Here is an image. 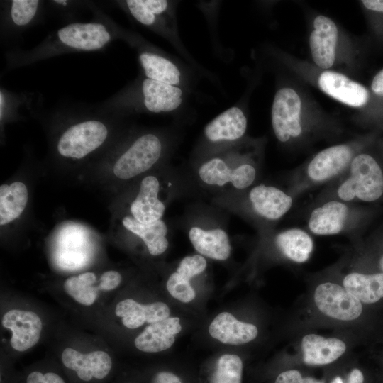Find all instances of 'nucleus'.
Wrapping results in <instances>:
<instances>
[{
  "label": "nucleus",
  "instance_id": "obj_31",
  "mask_svg": "<svg viewBox=\"0 0 383 383\" xmlns=\"http://www.w3.org/2000/svg\"><path fill=\"white\" fill-rule=\"evenodd\" d=\"M243 370V361L238 355H222L216 361L211 383H241Z\"/></svg>",
  "mask_w": 383,
  "mask_h": 383
},
{
  "label": "nucleus",
  "instance_id": "obj_7",
  "mask_svg": "<svg viewBox=\"0 0 383 383\" xmlns=\"http://www.w3.org/2000/svg\"><path fill=\"white\" fill-rule=\"evenodd\" d=\"M301 101L292 88H282L274 96L272 107V125L277 140L286 143L302 132Z\"/></svg>",
  "mask_w": 383,
  "mask_h": 383
},
{
  "label": "nucleus",
  "instance_id": "obj_37",
  "mask_svg": "<svg viewBox=\"0 0 383 383\" xmlns=\"http://www.w3.org/2000/svg\"><path fill=\"white\" fill-rule=\"evenodd\" d=\"M362 3L367 9L383 12V0H363Z\"/></svg>",
  "mask_w": 383,
  "mask_h": 383
},
{
  "label": "nucleus",
  "instance_id": "obj_12",
  "mask_svg": "<svg viewBox=\"0 0 383 383\" xmlns=\"http://www.w3.org/2000/svg\"><path fill=\"white\" fill-rule=\"evenodd\" d=\"M61 360L67 368L75 372L77 377L84 382L93 378H105L112 367L111 356L103 350L83 353L74 348H66L62 353Z\"/></svg>",
  "mask_w": 383,
  "mask_h": 383
},
{
  "label": "nucleus",
  "instance_id": "obj_30",
  "mask_svg": "<svg viewBox=\"0 0 383 383\" xmlns=\"http://www.w3.org/2000/svg\"><path fill=\"white\" fill-rule=\"evenodd\" d=\"M126 5L131 16L146 26H156L170 9L165 0H128Z\"/></svg>",
  "mask_w": 383,
  "mask_h": 383
},
{
  "label": "nucleus",
  "instance_id": "obj_35",
  "mask_svg": "<svg viewBox=\"0 0 383 383\" xmlns=\"http://www.w3.org/2000/svg\"><path fill=\"white\" fill-rule=\"evenodd\" d=\"M152 383H184L176 374L170 371H161L153 377Z\"/></svg>",
  "mask_w": 383,
  "mask_h": 383
},
{
  "label": "nucleus",
  "instance_id": "obj_13",
  "mask_svg": "<svg viewBox=\"0 0 383 383\" xmlns=\"http://www.w3.org/2000/svg\"><path fill=\"white\" fill-rule=\"evenodd\" d=\"M248 201L253 212L268 221H277L292 208V197L282 189L272 185L259 184L249 192Z\"/></svg>",
  "mask_w": 383,
  "mask_h": 383
},
{
  "label": "nucleus",
  "instance_id": "obj_28",
  "mask_svg": "<svg viewBox=\"0 0 383 383\" xmlns=\"http://www.w3.org/2000/svg\"><path fill=\"white\" fill-rule=\"evenodd\" d=\"M139 61L146 78L162 83L178 86L181 82V72L170 60L155 53L143 52Z\"/></svg>",
  "mask_w": 383,
  "mask_h": 383
},
{
  "label": "nucleus",
  "instance_id": "obj_21",
  "mask_svg": "<svg viewBox=\"0 0 383 383\" xmlns=\"http://www.w3.org/2000/svg\"><path fill=\"white\" fill-rule=\"evenodd\" d=\"M343 287L364 306L383 300V272L365 273L350 270L337 277Z\"/></svg>",
  "mask_w": 383,
  "mask_h": 383
},
{
  "label": "nucleus",
  "instance_id": "obj_15",
  "mask_svg": "<svg viewBox=\"0 0 383 383\" xmlns=\"http://www.w3.org/2000/svg\"><path fill=\"white\" fill-rule=\"evenodd\" d=\"M313 27L309 38L311 56L316 65L328 69L333 65L335 58L337 26L331 18L319 15L314 19Z\"/></svg>",
  "mask_w": 383,
  "mask_h": 383
},
{
  "label": "nucleus",
  "instance_id": "obj_16",
  "mask_svg": "<svg viewBox=\"0 0 383 383\" xmlns=\"http://www.w3.org/2000/svg\"><path fill=\"white\" fill-rule=\"evenodd\" d=\"M318 85L326 94L350 106H362L369 99V91L364 86L339 72H322Z\"/></svg>",
  "mask_w": 383,
  "mask_h": 383
},
{
  "label": "nucleus",
  "instance_id": "obj_23",
  "mask_svg": "<svg viewBox=\"0 0 383 383\" xmlns=\"http://www.w3.org/2000/svg\"><path fill=\"white\" fill-rule=\"evenodd\" d=\"M247 124L243 110L233 106L210 121L204 128V135L213 143L235 141L243 136Z\"/></svg>",
  "mask_w": 383,
  "mask_h": 383
},
{
  "label": "nucleus",
  "instance_id": "obj_17",
  "mask_svg": "<svg viewBox=\"0 0 383 383\" xmlns=\"http://www.w3.org/2000/svg\"><path fill=\"white\" fill-rule=\"evenodd\" d=\"M206 258L201 255L184 257L166 282L170 294L182 303H189L196 297V292L190 281L201 274L206 268Z\"/></svg>",
  "mask_w": 383,
  "mask_h": 383
},
{
  "label": "nucleus",
  "instance_id": "obj_34",
  "mask_svg": "<svg viewBox=\"0 0 383 383\" xmlns=\"http://www.w3.org/2000/svg\"><path fill=\"white\" fill-rule=\"evenodd\" d=\"M26 383H65L64 379L55 372L43 373L39 371L30 372L27 378Z\"/></svg>",
  "mask_w": 383,
  "mask_h": 383
},
{
  "label": "nucleus",
  "instance_id": "obj_29",
  "mask_svg": "<svg viewBox=\"0 0 383 383\" xmlns=\"http://www.w3.org/2000/svg\"><path fill=\"white\" fill-rule=\"evenodd\" d=\"M65 292L76 302L91 306L96 300L99 292H104L100 279L91 272H86L68 277L63 284Z\"/></svg>",
  "mask_w": 383,
  "mask_h": 383
},
{
  "label": "nucleus",
  "instance_id": "obj_11",
  "mask_svg": "<svg viewBox=\"0 0 383 383\" xmlns=\"http://www.w3.org/2000/svg\"><path fill=\"white\" fill-rule=\"evenodd\" d=\"M57 37L62 45L83 51L98 50L111 39L106 27L97 22L68 24L58 30Z\"/></svg>",
  "mask_w": 383,
  "mask_h": 383
},
{
  "label": "nucleus",
  "instance_id": "obj_5",
  "mask_svg": "<svg viewBox=\"0 0 383 383\" xmlns=\"http://www.w3.org/2000/svg\"><path fill=\"white\" fill-rule=\"evenodd\" d=\"M162 149V141L156 135H140L116 160L114 175L120 179H130L145 172L160 160Z\"/></svg>",
  "mask_w": 383,
  "mask_h": 383
},
{
  "label": "nucleus",
  "instance_id": "obj_18",
  "mask_svg": "<svg viewBox=\"0 0 383 383\" xmlns=\"http://www.w3.org/2000/svg\"><path fill=\"white\" fill-rule=\"evenodd\" d=\"M208 331L213 338L233 345L249 343L259 335L256 325L239 321L228 311L218 314L210 323Z\"/></svg>",
  "mask_w": 383,
  "mask_h": 383
},
{
  "label": "nucleus",
  "instance_id": "obj_25",
  "mask_svg": "<svg viewBox=\"0 0 383 383\" xmlns=\"http://www.w3.org/2000/svg\"><path fill=\"white\" fill-rule=\"evenodd\" d=\"M274 244L285 259L296 264L308 261L314 245L311 235L299 228H292L278 233L274 238Z\"/></svg>",
  "mask_w": 383,
  "mask_h": 383
},
{
  "label": "nucleus",
  "instance_id": "obj_19",
  "mask_svg": "<svg viewBox=\"0 0 383 383\" xmlns=\"http://www.w3.org/2000/svg\"><path fill=\"white\" fill-rule=\"evenodd\" d=\"M115 313L126 328L136 329L145 323L150 324L170 317V309L162 301L143 304L126 299L116 304Z\"/></svg>",
  "mask_w": 383,
  "mask_h": 383
},
{
  "label": "nucleus",
  "instance_id": "obj_36",
  "mask_svg": "<svg viewBox=\"0 0 383 383\" xmlns=\"http://www.w3.org/2000/svg\"><path fill=\"white\" fill-rule=\"evenodd\" d=\"M371 88L374 93L383 96V69L373 78Z\"/></svg>",
  "mask_w": 383,
  "mask_h": 383
},
{
  "label": "nucleus",
  "instance_id": "obj_38",
  "mask_svg": "<svg viewBox=\"0 0 383 383\" xmlns=\"http://www.w3.org/2000/svg\"><path fill=\"white\" fill-rule=\"evenodd\" d=\"M362 372L357 368L353 369L349 374L347 383H363Z\"/></svg>",
  "mask_w": 383,
  "mask_h": 383
},
{
  "label": "nucleus",
  "instance_id": "obj_9",
  "mask_svg": "<svg viewBox=\"0 0 383 383\" xmlns=\"http://www.w3.org/2000/svg\"><path fill=\"white\" fill-rule=\"evenodd\" d=\"M352 218V207L348 203L331 199L311 211L308 218V228L314 235H336L351 226Z\"/></svg>",
  "mask_w": 383,
  "mask_h": 383
},
{
  "label": "nucleus",
  "instance_id": "obj_14",
  "mask_svg": "<svg viewBox=\"0 0 383 383\" xmlns=\"http://www.w3.org/2000/svg\"><path fill=\"white\" fill-rule=\"evenodd\" d=\"M161 184L157 177L146 176L140 184L139 190L130 206L131 216L142 223L161 220L165 205L160 199Z\"/></svg>",
  "mask_w": 383,
  "mask_h": 383
},
{
  "label": "nucleus",
  "instance_id": "obj_22",
  "mask_svg": "<svg viewBox=\"0 0 383 383\" xmlns=\"http://www.w3.org/2000/svg\"><path fill=\"white\" fill-rule=\"evenodd\" d=\"M189 238L196 251L204 257L223 261L231 255L229 236L222 228L192 226L189 231Z\"/></svg>",
  "mask_w": 383,
  "mask_h": 383
},
{
  "label": "nucleus",
  "instance_id": "obj_39",
  "mask_svg": "<svg viewBox=\"0 0 383 383\" xmlns=\"http://www.w3.org/2000/svg\"><path fill=\"white\" fill-rule=\"evenodd\" d=\"M378 265L381 272H383V255L380 256L378 261Z\"/></svg>",
  "mask_w": 383,
  "mask_h": 383
},
{
  "label": "nucleus",
  "instance_id": "obj_27",
  "mask_svg": "<svg viewBox=\"0 0 383 383\" xmlns=\"http://www.w3.org/2000/svg\"><path fill=\"white\" fill-rule=\"evenodd\" d=\"M28 193L26 184L14 182L0 187V225L4 226L18 218L26 209Z\"/></svg>",
  "mask_w": 383,
  "mask_h": 383
},
{
  "label": "nucleus",
  "instance_id": "obj_26",
  "mask_svg": "<svg viewBox=\"0 0 383 383\" xmlns=\"http://www.w3.org/2000/svg\"><path fill=\"white\" fill-rule=\"evenodd\" d=\"M122 223L126 230L143 240L151 255H162L167 250L168 228L162 219L150 223H142L131 216H126Z\"/></svg>",
  "mask_w": 383,
  "mask_h": 383
},
{
  "label": "nucleus",
  "instance_id": "obj_8",
  "mask_svg": "<svg viewBox=\"0 0 383 383\" xmlns=\"http://www.w3.org/2000/svg\"><path fill=\"white\" fill-rule=\"evenodd\" d=\"M353 157L352 148L345 144L325 148L309 162L305 169L304 177L311 184L328 182L347 170Z\"/></svg>",
  "mask_w": 383,
  "mask_h": 383
},
{
  "label": "nucleus",
  "instance_id": "obj_10",
  "mask_svg": "<svg viewBox=\"0 0 383 383\" xmlns=\"http://www.w3.org/2000/svg\"><path fill=\"white\" fill-rule=\"evenodd\" d=\"M1 324L11 331V346L18 352L26 351L35 345L43 330L40 317L28 310H9L4 313Z\"/></svg>",
  "mask_w": 383,
  "mask_h": 383
},
{
  "label": "nucleus",
  "instance_id": "obj_20",
  "mask_svg": "<svg viewBox=\"0 0 383 383\" xmlns=\"http://www.w3.org/2000/svg\"><path fill=\"white\" fill-rule=\"evenodd\" d=\"M182 331L179 317H169L148 324L134 340L135 348L145 353H159L170 348Z\"/></svg>",
  "mask_w": 383,
  "mask_h": 383
},
{
  "label": "nucleus",
  "instance_id": "obj_1",
  "mask_svg": "<svg viewBox=\"0 0 383 383\" xmlns=\"http://www.w3.org/2000/svg\"><path fill=\"white\" fill-rule=\"evenodd\" d=\"M311 318L316 325L343 329L349 333L364 315L365 306L350 294L337 277L315 282L307 299Z\"/></svg>",
  "mask_w": 383,
  "mask_h": 383
},
{
  "label": "nucleus",
  "instance_id": "obj_3",
  "mask_svg": "<svg viewBox=\"0 0 383 383\" xmlns=\"http://www.w3.org/2000/svg\"><path fill=\"white\" fill-rule=\"evenodd\" d=\"M346 177L338 185L336 199L349 203L354 200L372 202L383 194V172L370 155L354 156Z\"/></svg>",
  "mask_w": 383,
  "mask_h": 383
},
{
  "label": "nucleus",
  "instance_id": "obj_32",
  "mask_svg": "<svg viewBox=\"0 0 383 383\" xmlns=\"http://www.w3.org/2000/svg\"><path fill=\"white\" fill-rule=\"evenodd\" d=\"M40 1L36 0H13L11 1L10 16L18 26H26L36 15Z\"/></svg>",
  "mask_w": 383,
  "mask_h": 383
},
{
  "label": "nucleus",
  "instance_id": "obj_4",
  "mask_svg": "<svg viewBox=\"0 0 383 383\" xmlns=\"http://www.w3.org/2000/svg\"><path fill=\"white\" fill-rule=\"evenodd\" d=\"M108 134L107 126L101 121H82L69 126L62 133L57 149L62 157L79 160L101 147Z\"/></svg>",
  "mask_w": 383,
  "mask_h": 383
},
{
  "label": "nucleus",
  "instance_id": "obj_40",
  "mask_svg": "<svg viewBox=\"0 0 383 383\" xmlns=\"http://www.w3.org/2000/svg\"><path fill=\"white\" fill-rule=\"evenodd\" d=\"M331 383H344L340 377H336Z\"/></svg>",
  "mask_w": 383,
  "mask_h": 383
},
{
  "label": "nucleus",
  "instance_id": "obj_2",
  "mask_svg": "<svg viewBox=\"0 0 383 383\" xmlns=\"http://www.w3.org/2000/svg\"><path fill=\"white\" fill-rule=\"evenodd\" d=\"M257 174V167L252 160L232 150L207 159L198 170V176L204 184L238 190L250 187Z\"/></svg>",
  "mask_w": 383,
  "mask_h": 383
},
{
  "label": "nucleus",
  "instance_id": "obj_24",
  "mask_svg": "<svg viewBox=\"0 0 383 383\" xmlns=\"http://www.w3.org/2000/svg\"><path fill=\"white\" fill-rule=\"evenodd\" d=\"M141 91L145 108L152 113L174 111L182 102V91L177 86L145 78Z\"/></svg>",
  "mask_w": 383,
  "mask_h": 383
},
{
  "label": "nucleus",
  "instance_id": "obj_33",
  "mask_svg": "<svg viewBox=\"0 0 383 383\" xmlns=\"http://www.w3.org/2000/svg\"><path fill=\"white\" fill-rule=\"evenodd\" d=\"M274 383H325V382L312 377H303L299 370L290 369L280 372Z\"/></svg>",
  "mask_w": 383,
  "mask_h": 383
},
{
  "label": "nucleus",
  "instance_id": "obj_6",
  "mask_svg": "<svg viewBox=\"0 0 383 383\" xmlns=\"http://www.w3.org/2000/svg\"><path fill=\"white\" fill-rule=\"evenodd\" d=\"M351 340L345 335H323L312 332L305 333L297 341V351L306 365H328L350 350Z\"/></svg>",
  "mask_w": 383,
  "mask_h": 383
}]
</instances>
